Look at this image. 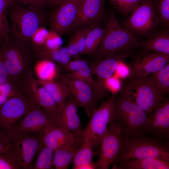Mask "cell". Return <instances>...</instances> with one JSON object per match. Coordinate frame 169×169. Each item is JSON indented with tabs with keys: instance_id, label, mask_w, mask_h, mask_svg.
Listing matches in <instances>:
<instances>
[{
	"instance_id": "cell-45",
	"label": "cell",
	"mask_w": 169,
	"mask_h": 169,
	"mask_svg": "<svg viewBox=\"0 0 169 169\" xmlns=\"http://www.w3.org/2000/svg\"><path fill=\"white\" fill-rule=\"evenodd\" d=\"M64 0H48V4L53 6L57 7Z\"/></svg>"
},
{
	"instance_id": "cell-41",
	"label": "cell",
	"mask_w": 169,
	"mask_h": 169,
	"mask_svg": "<svg viewBox=\"0 0 169 169\" xmlns=\"http://www.w3.org/2000/svg\"><path fill=\"white\" fill-rule=\"evenodd\" d=\"M84 60L81 59L70 60L67 64L63 66L64 70L69 73L75 71L80 69L82 67Z\"/></svg>"
},
{
	"instance_id": "cell-20",
	"label": "cell",
	"mask_w": 169,
	"mask_h": 169,
	"mask_svg": "<svg viewBox=\"0 0 169 169\" xmlns=\"http://www.w3.org/2000/svg\"><path fill=\"white\" fill-rule=\"evenodd\" d=\"M41 132L43 144L54 151L60 148L72 147L76 141L71 134L55 123L49 125Z\"/></svg>"
},
{
	"instance_id": "cell-16",
	"label": "cell",
	"mask_w": 169,
	"mask_h": 169,
	"mask_svg": "<svg viewBox=\"0 0 169 169\" xmlns=\"http://www.w3.org/2000/svg\"><path fill=\"white\" fill-rule=\"evenodd\" d=\"M54 123L53 117L49 112L36 105L13 127L8 135L39 133Z\"/></svg>"
},
{
	"instance_id": "cell-36",
	"label": "cell",
	"mask_w": 169,
	"mask_h": 169,
	"mask_svg": "<svg viewBox=\"0 0 169 169\" xmlns=\"http://www.w3.org/2000/svg\"><path fill=\"white\" fill-rule=\"evenodd\" d=\"M70 73L75 77L89 84L94 91L96 85V81L93 78L91 68L86 61L84 60L80 69Z\"/></svg>"
},
{
	"instance_id": "cell-25",
	"label": "cell",
	"mask_w": 169,
	"mask_h": 169,
	"mask_svg": "<svg viewBox=\"0 0 169 169\" xmlns=\"http://www.w3.org/2000/svg\"><path fill=\"white\" fill-rule=\"evenodd\" d=\"M92 26L79 27L74 30V32L66 47L71 57L83 54L85 47L86 36Z\"/></svg>"
},
{
	"instance_id": "cell-38",
	"label": "cell",
	"mask_w": 169,
	"mask_h": 169,
	"mask_svg": "<svg viewBox=\"0 0 169 169\" xmlns=\"http://www.w3.org/2000/svg\"><path fill=\"white\" fill-rule=\"evenodd\" d=\"M0 153L10 155L17 160L16 153L10 136L6 133L1 131Z\"/></svg>"
},
{
	"instance_id": "cell-33",
	"label": "cell",
	"mask_w": 169,
	"mask_h": 169,
	"mask_svg": "<svg viewBox=\"0 0 169 169\" xmlns=\"http://www.w3.org/2000/svg\"><path fill=\"white\" fill-rule=\"evenodd\" d=\"M157 16L159 26L169 30V0H153Z\"/></svg>"
},
{
	"instance_id": "cell-40",
	"label": "cell",
	"mask_w": 169,
	"mask_h": 169,
	"mask_svg": "<svg viewBox=\"0 0 169 169\" xmlns=\"http://www.w3.org/2000/svg\"><path fill=\"white\" fill-rule=\"evenodd\" d=\"M0 169H21L19 162L13 156L0 153Z\"/></svg>"
},
{
	"instance_id": "cell-23",
	"label": "cell",
	"mask_w": 169,
	"mask_h": 169,
	"mask_svg": "<svg viewBox=\"0 0 169 169\" xmlns=\"http://www.w3.org/2000/svg\"><path fill=\"white\" fill-rule=\"evenodd\" d=\"M38 81L40 84L45 88L53 98L60 113L70 95L67 84L60 79L49 81L38 79Z\"/></svg>"
},
{
	"instance_id": "cell-29",
	"label": "cell",
	"mask_w": 169,
	"mask_h": 169,
	"mask_svg": "<svg viewBox=\"0 0 169 169\" xmlns=\"http://www.w3.org/2000/svg\"><path fill=\"white\" fill-rule=\"evenodd\" d=\"M105 33V28H102L100 23L93 25L87 34L85 47L83 54H90L96 52Z\"/></svg>"
},
{
	"instance_id": "cell-21",
	"label": "cell",
	"mask_w": 169,
	"mask_h": 169,
	"mask_svg": "<svg viewBox=\"0 0 169 169\" xmlns=\"http://www.w3.org/2000/svg\"><path fill=\"white\" fill-rule=\"evenodd\" d=\"M77 106L70 95L60 113V127L71 134L77 141L82 137L83 129Z\"/></svg>"
},
{
	"instance_id": "cell-27",
	"label": "cell",
	"mask_w": 169,
	"mask_h": 169,
	"mask_svg": "<svg viewBox=\"0 0 169 169\" xmlns=\"http://www.w3.org/2000/svg\"><path fill=\"white\" fill-rule=\"evenodd\" d=\"M84 142L76 141L72 147L60 148L54 151L53 163L56 169H68L75 154Z\"/></svg>"
},
{
	"instance_id": "cell-34",
	"label": "cell",
	"mask_w": 169,
	"mask_h": 169,
	"mask_svg": "<svg viewBox=\"0 0 169 169\" xmlns=\"http://www.w3.org/2000/svg\"><path fill=\"white\" fill-rule=\"evenodd\" d=\"M115 10L122 16L131 13L141 4L143 0H109Z\"/></svg>"
},
{
	"instance_id": "cell-47",
	"label": "cell",
	"mask_w": 169,
	"mask_h": 169,
	"mask_svg": "<svg viewBox=\"0 0 169 169\" xmlns=\"http://www.w3.org/2000/svg\"><path fill=\"white\" fill-rule=\"evenodd\" d=\"M2 45V44L1 43V42H0V47Z\"/></svg>"
},
{
	"instance_id": "cell-10",
	"label": "cell",
	"mask_w": 169,
	"mask_h": 169,
	"mask_svg": "<svg viewBox=\"0 0 169 169\" xmlns=\"http://www.w3.org/2000/svg\"><path fill=\"white\" fill-rule=\"evenodd\" d=\"M36 105L21 93L10 97L0 106V131L8 135L13 127Z\"/></svg>"
},
{
	"instance_id": "cell-8",
	"label": "cell",
	"mask_w": 169,
	"mask_h": 169,
	"mask_svg": "<svg viewBox=\"0 0 169 169\" xmlns=\"http://www.w3.org/2000/svg\"><path fill=\"white\" fill-rule=\"evenodd\" d=\"M121 25L132 33L147 38L157 29L159 22L153 0H143Z\"/></svg>"
},
{
	"instance_id": "cell-30",
	"label": "cell",
	"mask_w": 169,
	"mask_h": 169,
	"mask_svg": "<svg viewBox=\"0 0 169 169\" xmlns=\"http://www.w3.org/2000/svg\"><path fill=\"white\" fill-rule=\"evenodd\" d=\"M83 144L77 151L72 161V169L89 163L93 161L95 154L91 144L88 139H84Z\"/></svg>"
},
{
	"instance_id": "cell-39",
	"label": "cell",
	"mask_w": 169,
	"mask_h": 169,
	"mask_svg": "<svg viewBox=\"0 0 169 169\" xmlns=\"http://www.w3.org/2000/svg\"><path fill=\"white\" fill-rule=\"evenodd\" d=\"M63 43L60 35L55 31L49 30L44 44L41 49L58 48L61 47Z\"/></svg>"
},
{
	"instance_id": "cell-42",
	"label": "cell",
	"mask_w": 169,
	"mask_h": 169,
	"mask_svg": "<svg viewBox=\"0 0 169 169\" xmlns=\"http://www.w3.org/2000/svg\"><path fill=\"white\" fill-rule=\"evenodd\" d=\"M48 0H14V3L28 6L43 8L48 5Z\"/></svg>"
},
{
	"instance_id": "cell-46",
	"label": "cell",
	"mask_w": 169,
	"mask_h": 169,
	"mask_svg": "<svg viewBox=\"0 0 169 169\" xmlns=\"http://www.w3.org/2000/svg\"><path fill=\"white\" fill-rule=\"evenodd\" d=\"M6 1L8 7L11 6L14 3V0H5Z\"/></svg>"
},
{
	"instance_id": "cell-22",
	"label": "cell",
	"mask_w": 169,
	"mask_h": 169,
	"mask_svg": "<svg viewBox=\"0 0 169 169\" xmlns=\"http://www.w3.org/2000/svg\"><path fill=\"white\" fill-rule=\"evenodd\" d=\"M146 38L142 42L139 49L169 55V30L157 29Z\"/></svg>"
},
{
	"instance_id": "cell-28",
	"label": "cell",
	"mask_w": 169,
	"mask_h": 169,
	"mask_svg": "<svg viewBox=\"0 0 169 169\" xmlns=\"http://www.w3.org/2000/svg\"><path fill=\"white\" fill-rule=\"evenodd\" d=\"M35 60H47L57 63L62 66L67 64L71 57L67 47L49 49H42L34 53Z\"/></svg>"
},
{
	"instance_id": "cell-43",
	"label": "cell",
	"mask_w": 169,
	"mask_h": 169,
	"mask_svg": "<svg viewBox=\"0 0 169 169\" xmlns=\"http://www.w3.org/2000/svg\"><path fill=\"white\" fill-rule=\"evenodd\" d=\"M10 82L9 75L3 59L0 55V85Z\"/></svg>"
},
{
	"instance_id": "cell-26",
	"label": "cell",
	"mask_w": 169,
	"mask_h": 169,
	"mask_svg": "<svg viewBox=\"0 0 169 169\" xmlns=\"http://www.w3.org/2000/svg\"><path fill=\"white\" fill-rule=\"evenodd\" d=\"M35 72L38 80L49 81L59 78L58 68L55 62L47 60H35L33 70Z\"/></svg>"
},
{
	"instance_id": "cell-12",
	"label": "cell",
	"mask_w": 169,
	"mask_h": 169,
	"mask_svg": "<svg viewBox=\"0 0 169 169\" xmlns=\"http://www.w3.org/2000/svg\"><path fill=\"white\" fill-rule=\"evenodd\" d=\"M128 64L129 76L150 75L160 69L169 62V55L141 50L131 56Z\"/></svg>"
},
{
	"instance_id": "cell-1",
	"label": "cell",
	"mask_w": 169,
	"mask_h": 169,
	"mask_svg": "<svg viewBox=\"0 0 169 169\" xmlns=\"http://www.w3.org/2000/svg\"><path fill=\"white\" fill-rule=\"evenodd\" d=\"M0 55L8 71L10 82L20 92V89L33 76L35 59L31 47L14 39L8 35L0 47Z\"/></svg>"
},
{
	"instance_id": "cell-15",
	"label": "cell",
	"mask_w": 169,
	"mask_h": 169,
	"mask_svg": "<svg viewBox=\"0 0 169 169\" xmlns=\"http://www.w3.org/2000/svg\"><path fill=\"white\" fill-rule=\"evenodd\" d=\"M145 134L162 144L169 142V99L159 102L148 118Z\"/></svg>"
},
{
	"instance_id": "cell-17",
	"label": "cell",
	"mask_w": 169,
	"mask_h": 169,
	"mask_svg": "<svg viewBox=\"0 0 169 169\" xmlns=\"http://www.w3.org/2000/svg\"><path fill=\"white\" fill-rule=\"evenodd\" d=\"M59 79L67 85L70 95L73 97L78 107L83 108L88 117L90 118L95 108L94 90L89 84L75 77L70 73L60 75Z\"/></svg>"
},
{
	"instance_id": "cell-2",
	"label": "cell",
	"mask_w": 169,
	"mask_h": 169,
	"mask_svg": "<svg viewBox=\"0 0 169 169\" xmlns=\"http://www.w3.org/2000/svg\"><path fill=\"white\" fill-rule=\"evenodd\" d=\"M113 113L109 124L130 138H144L149 116L122 90L115 92Z\"/></svg>"
},
{
	"instance_id": "cell-3",
	"label": "cell",
	"mask_w": 169,
	"mask_h": 169,
	"mask_svg": "<svg viewBox=\"0 0 169 169\" xmlns=\"http://www.w3.org/2000/svg\"><path fill=\"white\" fill-rule=\"evenodd\" d=\"M7 13L9 38L31 47L32 36L38 28L44 26L47 20L43 8L14 3L7 8Z\"/></svg>"
},
{
	"instance_id": "cell-24",
	"label": "cell",
	"mask_w": 169,
	"mask_h": 169,
	"mask_svg": "<svg viewBox=\"0 0 169 169\" xmlns=\"http://www.w3.org/2000/svg\"><path fill=\"white\" fill-rule=\"evenodd\" d=\"M115 163L118 169H169V161L157 158L134 159Z\"/></svg>"
},
{
	"instance_id": "cell-14",
	"label": "cell",
	"mask_w": 169,
	"mask_h": 169,
	"mask_svg": "<svg viewBox=\"0 0 169 169\" xmlns=\"http://www.w3.org/2000/svg\"><path fill=\"white\" fill-rule=\"evenodd\" d=\"M125 137L109 123L100 145L99 156L95 162L97 169H108L111 164L116 162Z\"/></svg>"
},
{
	"instance_id": "cell-19",
	"label": "cell",
	"mask_w": 169,
	"mask_h": 169,
	"mask_svg": "<svg viewBox=\"0 0 169 169\" xmlns=\"http://www.w3.org/2000/svg\"><path fill=\"white\" fill-rule=\"evenodd\" d=\"M105 0H83L74 30L100 23L105 13Z\"/></svg>"
},
{
	"instance_id": "cell-4",
	"label": "cell",
	"mask_w": 169,
	"mask_h": 169,
	"mask_svg": "<svg viewBox=\"0 0 169 169\" xmlns=\"http://www.w3.org/2000/svg\"><path fill=\"white\" fill-rule=\"evenodd\" d=\"M105 33L96 51L98 59L124 51L139 49L144 40L123 27L111 9L108 12L105 22Z\"/></svg>"
},
{
	"instance_id": "cell-7",
	"label": "cell",
	"mask_w": 169,
	"mask_h": 169,
	"mask_svg": "<svg viewBox=\"0 0 169 169\" xmlns=\"http://www.w3.org/2000/svg\"><path fill=\"white\" fill-rule=\"evenodd\" d=\"M115 93L93 111L90 119L83 129L82 136L90 142L94 153H99L101 141L106 133L114 110Z\"/></svg>"
},
{
	"instance_id": "cell-31",
	"label": "cell",
	"mask_w": 169,
	"mask_h": 169,
	"mask_svg": "<svg viewBox=\"0 0 169 169\" xmlns=\"http://www.w3.org/2000/svg\"><path fill=\"white\" fill-rule=\"evenodd\" d=\"M54 151L43 144L38 152V155L32 169H52L54 167L53 163Z\"/></svg>"
},
{
	"instance_id": "cell-35",
	"label": "cell",
	"mask_w": 169,
	"mask_h": 169,
	"mask_svg": "<svg viewBox=\"0 0 169 169\" xmlns=\"http://www.w3.org/2000/svg\"><path fill=\"white\" fill-rule=\"evenodd\" d=\"M8 8L5 0H0V42L3 43L9 32V22L7 9Z\"/></svg>"
},
{
	"instance_id": "cell-5",
	"label": "cell",
	"mask_w": 169,
	"mask_h": 169,
	"mask_svg": "<svg viewBox=\"0 0 169 169\" xmlns=\"http://www.w3.org/2000/svg\"><path fill=\"white\" fill-rule=\"evenodd\" d=\"M120 90L148 115L166 98L160 91L151 75L127 76L122 79Z\"/></svg>"
},
{
	"instance_id": "cell-11",
	"label": "cell",
	"mask_w": 169,
	"mask_h": 169,
	"mask_svg": "<svg viewBox=\"0 0 169 169\" xmlns=\"http://www.w3.org/2000/svg\"><path fill=\"white\" fill-rule=\"evenodd\" d=\"M83 0H64L50 14V30L62 35L74 30Z\"/></svg>"
},
{
	"instance_id": "cell-32",
	"label": "cell",
	"mask_w": 169,
	"mask_h": 169,
	"mask_svg": "<svg viewBox=\"0 0 169 169\" xmlns=\"http://www.w3.org/2000/svg\"><path fill=\"white\" fill-rule=\"evenodd\" d=\"M152 79L160 91L165 95L169 92V63L151 74Z\"/></svg>"
},
{
	"instance_id": "cell-6",
	"label": "cell",
	"mask_w": 169,
	"mask_h": 169,
	"mask_svg": "<svg viewBox=\"0 0 169 169\" xmlns=\"http://www.w3.org/2000/svg\"><path fill=\"white\" fill-rule=\"evenodd\" d=\"M157 158L169 161V142L162 144L153 138H132L126 136L116 163L127 160Z\"/></svg>"
},
{
	"instance_id": "cell-37",
	"label": "cell",
	"mask_w": 169,
	"mask_h": 169,
	"mask_svg": "<svg viewBox=\"0 0 169 169\" xmlns=\"http://www.w3.org/2000/svg\"><path fill=\"white\" fill-rule=\"evenodd\" d=\"M49 32L45 26H42L38 28L33 35L30 40V46L34 53L42 48Z\"/></svg>"
},
{
	"instance_id": "cell-18",
	"label": "cell",
	"mask_w": 169,
	"mask_h": 169,
	"mask_svg": "<svg viewBox=\"0 0 169 169\" xmlns=\"http://www.w3.org/2000/svg\"><path fill=\"white\" fill-rule=\"evenodd\" d=\"M21 93L25 95L34 103L44 108L53 117L58 126L60 124V113L51 96L38 79L33 76L21 87Z\"/></svg>"
},
{
	"instance_id": "cell-44",
	"label": "cell",
	"mask_w": 169,
	"mask_h": 169,
	"mask_svg": "<svg viewBox=\"0 0 169 169\" xmlns=\"http://www.w3.org/2000/svg\"><path fill=\"white\" fill-rule=\"evenodd\" d=\"M76 169H97V166L95 162L93 161L89 163L79 166Z\"/></svg>"
},
{
	"instance_id": "cell-13",
	"label": "cell",
	"mask_w": 169,
	"mask_h": 169,
	"mask_svg": "<svg viewBox=\"0 0 169 169\" xmlns=\"http://www.w3.org/2000/svg\"><path fill=\"white\" fill-rule=\"evenodd\" d=\"M21 169H32L34 158L42 143L41 132L9 136Z\"/></svg>"
},
{
	"instance_id": "cell-9",
	"label": "cell",
	"mask_w": 169,
	"mask_h": 169,
	"mask_svg": "<svg viewBox=\"0 0 169 169\" xmlns=\"http://www.w3.org/2000/svg\"><path fill=\"white\" fill-rule=\"evenodd\" d=\"M135 49L129 50L99 59L90 67L93 73L96 76V85L94 90L96 103L103 98L107 93L106 82L112 77L119 64L131 56Z\"/></svg>"
}]
</instances>
